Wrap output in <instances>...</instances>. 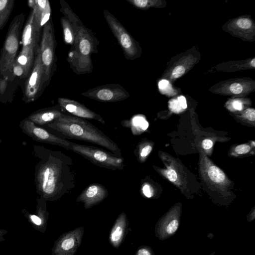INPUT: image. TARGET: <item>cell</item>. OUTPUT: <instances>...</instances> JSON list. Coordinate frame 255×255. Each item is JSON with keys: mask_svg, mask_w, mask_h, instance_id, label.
<instances>
[{"mask_svg": "<svg viewBox=\"0 0 255 255\" xmlns=\"http://www.w3.org/2000/svg\"><path fill=\"white\" fill-rule=\"evenodd\" d=\"M245 117L250 121L254 122L255 120V111L254 109L249 108L244 113Z\"/></svg>", "mask_w": 255, "mask_h": 255, "instance_id": "34", "label": "cell"}, {"mask_svg": "<svg viewBox=\"0 0 255 255\" xmlns=\"http://www.w3.org/2000/svg\"><path fill=\"white\" fill-rule=\"evenodd\" d=\"M60 22L62 26L63 39L65 44H73L76 37V30L74 26L65 17L60 18Z\"/></svg>", "mask_w": 255, "mask_h": 255, "instance_id": "22", "label": "cell"}, {"mask_svg": "<svg viewBox=\"0 0 255 255\" xmlns=\"http://www.w3.org/2000/svg\"><path fill=\"white\" fill-rule=\"evenodd\" d=\"M63 112L61 108L57 105L37 110L26 118L37 125L44 126L53 122L64 115Z\"/></svg>", "mask_w": 255, "mask_h": 255, "instance_id": "19", "label": "cell"}, {"mask_svg": "<svg viewBox=\"0 0 255 255\" xmlns=\"http://www.w3.org/2000/svg\"><path fill=\"white\" fill-rule=\"evenodd\" d=\"M126 1L136 8L143 10L156 6L159 2L152 0H126Z\"/></svg>", "mask_w": 255, "mask_h": 255, "instance_id": "26", "label": "cell"}, {"mask_svg": "<svg viewBox=\"0 0 255 255\" xmlns=\"http://www.w3.org/2000/svg\"><path fill=\"white\" fill-rule=\"evenodd\" d=\"M22 131L37 142L59 146L70 150L71 142L49 132L25 118L19 124Z\"/></svg>", "mask_w": 255, "mask_h": 255, "instance_id": "10", "label": "cell"}, {"mask_svg": "<svg viewBox=\"0 0 255 255\" xmlns=\"http://www.w3.org/2000/svg\"><path fill=\"white\" fill-rule=\"evenodd\" d=\"M152 149V145L147 141H142L139 142L134 151L138 161L143 162Z\"/></svg>", "mask_w": 255, "mask_h": 255, "instance_id": "24", "label": "cell"}, {"mask_svg": "<svg viewBox=\"0 0 255 255\" xmlns=\"http://www.w3.org/2000/svg\"><path fill=\"white\" fill-rule=\"evenodd\" d=\"M40 32L34 21L33 11L31 9L22 31V49L14 61L24 68L27 76L30 73L35 53L39 47Z\"/></svg>", "mask_w": 255, "mask_h": 255, "instance_id": "4", "label": "cell"}, {"mask_svg": "<svg viewBox=\"0 0 255 255\" xmlns=\"http://www.w3.org/2000/svg\"><path fill=\"white\" fill-rule=\"evenodd\" d=\"M60 3L61 12L64 15V17L68 19L74 26L76 31L79 26L84 25L78 15L75 13L65 0H60Z\"/></svg>", "mask_w": 255, "mask_h": 255, "instance_id": "21", "label": "cell"}, {"mask_svg": "<svg viewBox=\"0 0 255 255\" xmlns=\"http://www.w3.org/2000/svg\"><path fill=\"white\" fill-rule=\"evenodd\" d=\"M207 165V176L212 182L218 184L227 183L228 179L222 170L212 163L209 162Z\"/></svg>", "mask_w": 255, "mask_h": 255, "instance_id": "20", "label": "cell"}, {"mask_svg": "<svg viewBox=\"0 0 255 255\" xmlns=\"http://www.w3.org/2000/svg\"><path fill=\"white\" fill-rule=\"evenodd\" d=\"M242 81H235L228 83L227 88L228 94L234 95H239L243 94L247 90V84H244Z\"/></svg>", "mask_w": 255, "mask_h": 255, "instance_id": "25", "label": "cell"}, {"mask_svg": "<svg viewBox=\"0 0 255 255\" xmlns=\"http://www.w3.org/2000/svg\"><path fill=\"white\" fill-rule=\"evenodd\" d=\"M24 20V15H15L7 31L0 56V74L6 76L11 73L19 47V35Z\"/></svg>", "mask_w": 255, "mask_h": 255, "instance_id": "5", "label": "cell"}, {"mask_svg": "<svg viewBox=\"0 0 255 255\" xmlns=\"http://www.w3.org/2000/svg\"><path fill=\"white\" fill-rule=\"evenodd\" d=\"M99 43L98 39L92 31L84 25L78 28L75 41L67 58L70 67L75 73L81 75L92 72L91 56L98 52Z\"/></svg>", "mask_w": 255, "mask_h": 255, "instance_id": "3", "label": "cell"}, {"mask_svg": "<svg viewBox=\"0 0 255 255\" xmlns=\"http://www.w3.org/2000/svg\"><path fill=\"white\" fill-rule=\"evenodd\" d=\"M44 85H45L44 71L39 47L35 53L32 70L25 82L23 100L26 103L36 100L40 96Z\"/></svg>", "mask_w": 255, "mask_h": 255, "instance_id": "9", "label": "cell"}, {"mask_svg": "<svg viewBox=\"0 0 255 255\" xmlns=\"http://www.w3.org/2000/svg\"><path fill=\"white\" fill-rule=\"evenodd\" d=\"M42 28L39 52L44 71L46 85L48 84L56 69V40L51 18L45 24Z\"/></svg>", "mask_w": 255, "mask_h": 255, "instance_id": "8", "label": "cell"}, {"mask_svg": "<svg viewBox=\"0 0 255 255\" xmlns=\"http://www.w3.org/2000/svg\"><path fill=\"white\" fill-rule=\"evenodd\" d=\"M33 153L39 160L35 166L36 193L47 201H55L76 186L74 162L61 151L33 145Z\"/></svg>", "mask_w": 255, "mask_h": 255, "instance_id": "1", "label": "cell"}, {"mask_svg": "<svg viewBox=\"0 0 255 255\" xmlns=\"http://www.w3.org/2000/svg\"><path fill=\"white\" fill-rule=\"evenodd\" d=\"M70 150L102 168L122 170L125 166L123 157L96 146L71 142Z\"/></svg>", "mask_w": 255, "mask_h": 255, "instance_id": "6", "label": "cell"}, {"mask_svg": "<svg viewBox=\"0 0 255 255\" xmlns=\"http://www.w3.org/2000/svg\"><path fill=\"white\" fill-rule=\"evenodd\" d=\"M251 149L249 145L247 144H240L235 148V152L238 154H243L248 153Z\"/></svg>", "mask_w": 255, "mask_h": 255, "instance_id": "31", "label": "cell"}, {"mask_svg": "<svg viewBox=\"0 0 255 255\" xmlns=\"http://www.w3.org/2000/svg\"><path fill=\"white\" fill-rule=\"evenodd\" d=\"M134 255H154L152 249L147 246H140Z\"/></svg>", "mask_w": 255, "mask_h": 255, "instance_id": "30", "label": "cell"}, {"mask_svg": "<svg viewBox=\"0 0 255 255\" xmlns=\"http://www.w3.org/2000/svg\"><path fill=\"white\" fill-rule=\"evenodd\" d=\"M215 253V252H213L212 254H210L209 255H213Z\"/></svg>", "mask_w": 255, "mask_h": 255, "instance_id": "41", "label": "cell"}, {"mask_svg": "<svg viewBox=\"0 0 255 255\" xmlns=\"http://www.w3.org/2000/svg\"><path fill=\"white\" fill-rule=\"evenodd\" d=\"M104 17L112 32L122 48L126 59L135 60L141 54V48L137 41L109 11L104 9Z\"/></svg>", "mask_w": 255, "mask_h": 255, "instance_id": "7", "label": "cell"}, {"mask_svg": "<svg viewBox=\"0 0 255 255\" xmlns=\"http://www.w3.org/2000/svg\"><path fill=\"white\" fill-rule=\"evenodd\" d=\"M180 213L179 208H174L163 216L155 225V236L164 240L173 236L179 226Z\"/></svg>", "mask_w": 255, "mask_h": 255, "instance_id": "13", "label": "cell"}, {"mask_svg": "<svg viewBox=\"0 0 255 255\" xmlns=\"http://www.w3.org/2000/svg\"><path fill=\"white\" fill-rule=\"evenodd\" d=\"M128 221L126 213L122 212L116 219L109 236L110 244L118 249L128 233Z\"/></svg>", "mask_w": 255, "mask_h": 255, "instance_id": "17", "label": "cell"}, {"mask_svg": "<svg viewBox=\"0 0 255 255\" xmlns=\"http://www.w3.org/2000/svg\"><path fill=\"white\" fill-rule=\"evenodd\" d=\"M178 101L180 104V106L183 109L187 108V103L186 99L184 96H181L178 98Z\"/></svg>", "mask_w": 255, "mask_h": 255, "instance_id": "38", "label": "cell"}, {"mask_svg": "<svg viewBox=\"0 0 255 255\" xmlns=\"http://www.w3.org/2000/svg\"><path fill=\"white\" fill-rule=\"evenodd\" d=\"M107 189L102 184L93 183L85 188L77 197V202L84 204L85 209H88L100 203L108 196Z\"/></svg>", "mask_w": 255, "mask_h": 255, "instance_id": "15", "label": "cell"}, {"mask_svg": "<svg viewBox=\"0 0 255 255\" xmlns=\"http://www.w3.org/2000/svg\"><path fill=\"white\" fill-rule=\"evenodd\" d=\"M14 0H0V30L6 23L13 9Z\"/></svg>", "mask_w": 255, "mask_h": 255, "instance_id": "23", "label": "cell"}, {"mask_svg": "<svg viewBox=\"0 0 255 255\" xmlns=\"http://www.w3.org/2000/svg\"><path fill=\"white\" fill-rule=\"evenodd\" d=\"M46 202L44 198L39 197L34 213H30L25 209L22 210L24 216L33 228L41 233L46 231L49 215L47 210Z\"/></svg>", "mask_w": 255, "mask_h": 255, "instance_id": "16", "label": "cell"}, {"mask_svg": "<svg viewBox=\"0 0 255 255\" xmlns=\"http://www.w3.org/2000/svg\"><path fill=\"white\" fill-rule=\"evenodd\" d=\"M8 76H1L0 77V95L2 96L5 92L8 85Z\"/></svg>", "mask_w": 255, "mask_h": 255, "instance_id": "33", "label": "cell"}, {"mask_svg": "<svg viewBox=\"0 0 255 255\" xmlns=\"http://www.w3.org/2000/svg\"><path fill=\"white\" fill-rule=\"evenodd\" d=\"M236 26L238 29L242 30H250L253 26L251 19L247 17H241L236 20Z\"/></svg>", "mask_w": 255, "mask_h": 255, "instance_id": "27", "label": "cell"}, {"mask_svg": "<svg viewBox=\"0 0 255 255\" xmlns=\"http://www.w3.org/2000/svg\"><path fill=\"white\" fill-rule=\"evenodd\" d=\"M28 5L33 11L34 19L38 28H42L51 18V7L48 0H29Z\"/></svg>", "mask_w": 255, "mask_h": 255, "instance_id": "18", "label": "cell"}, {"mask_svg": "<svg viewBox=\"0 0 255 255\" xmlns=\"http://www.w3.org/2000/svg\"><path fill=\"white\" fill-rule=\"evenodd\" d=\"M213 141L209 139H205L202 142V146L205 150L210 149L213 146Z\"/></svg>", "mask_w": 255, "mask_h": 255, "instance_id": "35", "label": "cell"}, {"mask_svg": "<svg viewBox=\"0 0 255 255\" xmlns=\"http://www.w3.org/2000/svg\"><path fill=\"white\" fill-rule=\"evenodd\" d=\"M82 95L101 102L124 101L130 97L129 93L119 84H108L93 88L82 93Z\"/></svg>", "mask_w": 255, "mask_h": 255, "instance_id": "11", "label": "cell"}, {"mask_svg": "<svg viewBox=\"0 0 255 255\" xmlns=\"http://www.w3.org/2000/svg\"><path fill=\"white\" fill-rule=\"evenodd\" d=\"M8 231L4 229H0V242L5 240L3 236L7 233Z\"/></svg>", "mask_w": 255, "mask_h": 255, "instance_id": "40", "label": "cell"}, {"mask_svg": "<svg viewBox=\"0 0 255 255\" xmlns=\"http://www.w3.org/2000/svg\"><path fill=\"white\" fill-rule=\"evenodd\" d=\"M58 105L64 111H66L74 116L82 118L95 120L103 125L105 122L103 118L98 114L88 108L83 104L67 98H58Z\"/></svg>", "mask_w": 255, "mask_h": 255, "instance_id": "14", "label": "cell"}, {"mask_svg": "<svg viewBox=\"0 0 255 255\" xmlns=\"http://www.w3.org/2000/svg\"><path fill=\"white\" fill-rule=\"evenodd\" d=\"M160 172L170 181L175 183L177 181L178 175L174 169H167L166 170H160Z\"/></svg>", "mask_w": 255, "mask_h": 255, "instance_id": "28", "label": "cell"}, {"mask_svg": "<svg viewBox=\"0 0 255 255\" xmlns=\"http://www.w3.org/2000/svg\"><path fill=\"white\" fill-rule=\"evenodd\" d=\"M84 229L83 227L61 235L55 242L51 255H75L81 244Z\"/></svg>", "mask_w": 255, "mask_h": 255, "instance_id": "12", "label": "cell"}, {"mask_svg": "<svg viewBox=\"0 0 255 255\" xmlns=\"http://www.w3.org/2000/svg\"><path fill=\"white\" fill-rule=\"evenodd\" d=\"M159 88L160 90L163 91L168 88L169 82L166 80H162L159 82Z\"/></svg>", "mask_w": 255, "mask_h": 255, "instance_id": "37", "label": "cell"}, {"mask_svg": "<svg viewBox=\"0 0 255 255\" xmlns=\"http://www.w3.org/2000/svg\"><path fill=\"white\" fill-rule=\"evenodd\" d=\"M233 108L238 111H241L243 109L242 103L239 100L233 101L232 103Z\"/></svg>", "mask_w": 255, "mask_h": 255, "instance_id": "36", "label": "cell"}, {"mask_svg": "<svg viewBox=\"0 0 255 255\" xmlns=\"http://www.w3.org/2000/svg\"><path fill=\"white\" fill-rule=\"evenodd\" d=\"M186 71V68L182 65H176L171 72V77L177 79L182 76Z\"/></svg>", "mask_w": 255, "mask_h": 255, "instance_id": "29", "label": "cell"}, {"mask_svg": "<svg viewBox=\"0 0 255 255\" xmlns=\"http://www.w3.org/2000/svg\"><path fill=\"white\" fill-rule=\"evenodd\" d=\"M46 126L65 138L80 140L101 146L119 157L122 151L118 145L87 120L64 114Z\"/></svg>", "mask_w": 255, "mask_h": 255, "instance_id": "2", "label": "cell"}, {"mask_svg": "<svg viewBox=\"0 0 255 255\" xmlns=\"http://www.w3.org/2000/svg\"><path fill=\"white\" fill-rule=\"evenodd\" d=\"M142 194L147 198H151L153 196V191L150 185L147 183H144L142 185L141 188Z\"/></svg>", "mask_w": 255, "mask_h": 255, "instance_id": "32", "label": "cell"}, {"mask_svg": "<svg viewBox=\"0 0 255 255\" xmlns=\"http://www.w3.org/2000/svg\"><path fill=\"white\" fill-rule=\"evenodd\" d=\"M179 107L181 108L178 101L175 100L172 102L171 104V107L173 111H175L177 110H179V109H180Z\"/></svg>", "mask_w": 255, "mask_h": 255, "instance_id": "39", "label": "cell"}]
</instances>
